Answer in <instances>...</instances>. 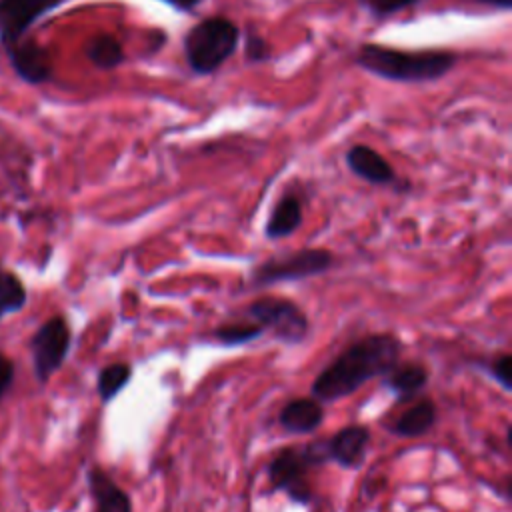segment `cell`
<instances>
[{
  "mask_svg": "<svg viewBox=\"0 0 512 512\" xmlns=\"http://www.w3.org/2000/svg\"><path fill=\"white\" fill-rule=\"evenodd\" d=\"M458 60L460 54L452 50H402L378 42H362L354 52V64L358 68L402 84L436 82L446 76Z\"/></svg>",
  "mask_w": 512,
  "mask_h": 512,
  "instance_id": "2",
  "label": "cell"
},
{
  "mask_svg": "<svg viewBox=\"0 0 512 512\" xmlns=\"http://www.w3.org/2000/svg\"><path fill=\"white\" fill-rule=\"evenodd\" d=\"M244 316L264 330H272L274 336L286 344H300L310 328L302 308L288 298H256L246 306Z\"/></svg>",
  "mask_w": 512,
  "mask_h": 512,
  "instance_id": "6",
  "label": "cell"
},
{
  "mask_svg": "<svg viewBox=\"0 0 512 512\" xmlns=\"http://www.w3.org/2000/svg\"><path fill=\"white\" fill-rule=\"evenodd\" d=\"M10 380H12V364L8 358L0 354V394L8 388Z\"/></svg>",
  "mask_w": 512,
  "mask_h": 512,
  "instance_id": "25",
  "label": "cell"
},
{
  "mask_svg": "<svg viewBox=\"0 0 512 512\" xmlns=\"http://www.w3.org/2000/svg\"><path fill=\"white\" fill-rule=\"evenodd\" d=\"M474 2L496 8V10H510L512 8V0H474Z\"/></svg>",
  "mask_w": 512,
  "mask_h": 512,
  "instance_id": "26",
  "label": "cell"
},
{
  "mask_svg": "<svg viewBox=\"0 0 512 512\" xmlns=\"http://www.w3.org/2000/svg\"><path fill=\"white\" fill-rule=\"evenodd\" d=\"M428 370L418 364V362H410V364H396L388 374H384L382 384L398 398V400H406L416 396L422 388H426L428 384Z\"/></svg>",
  "mask_w": 512,
  "mask_h": 512,
  "instance_id": "16",
  "label": "cell"
},
{
  "mask_svg": "<svg viewBox=\"0 0 512 512\" xmlns=\"http://www.w3.org/2000/svg\"><path fill=\"white\" fill-rule=\"evenodd\" d=\"M162 4H168L170 8L178 10V12H184V14H192L198 10V6L204 2V0H158Z\"/></svg>",
  "mask_w": 512,
  "mask_h": 512,
  "instance_id": "24",
  "label": "cell"
},
{
  "mask_svg": "<svg viewBox=\"0 0 512 512\" xmlns=\"http://www.w3.org/2000/svg\"><path fill=\"white\" fill-rule=\"evenodd\" d=\"M24 300L26 296L20 280L10 272L0 270V316L18 310L24 304Z\"/></svg>",
  "mask_w": 512,
  "mask_h": 512,
  "instance_id": "20",
  "label": "cell"
},
{
  "mask_svg": "<svg viewBox=\"0 0 512 512\" xmlns=\"http://www.w3.org/2000/svg\"><path fill=\"white\" fill-rule=\"evenodd\" d=\"M400 352L402 344L396 336L368 334L350 344L318 372L310 386V394L320 402L346 398L368 380L388 374L398 364Z\"/></svg>",
  "mask_w": 512,
  "mask_h": 512,
  "instance_id": "1",
  "label": "cell"
},
{
  "mask_svg": "<svg viewBox=\"0 0 512 512\" xmlns=\"http://www.w3.org/2000/svg\"><path fill=\"white\" fill-rule=\"evenodd\" d=\"M64 2L66 0H0V40L6 50L20 42L24 32L38 18Z\"/></svg>",
  "mask_w": 512,
  "mask_h": 512,
  "instance_id": "8",
  "label": "cell"
},
{
  "mask_svg": "<svg viewBox=\"0 0 512 512\" xmlns=\"http://www.w3.org/2000/svg\"><path fill=\"white\" fill-rule=\"evenodd\" d=\"M334 266V256L326 248H300L296 252L264 260L252 272L254 286H270L278 282H294L324 274Z\"/></svg>",
  "mask_w": 512,
  "mask_h": 512,
  "instance_id": "5",
  "label": "cell"
},
{
  "mask_svg": "<svg viewBox=\"0 0 512 512\" xmlns=\"http://www.w3.org/2000/svg\"><path fill=\"white\" fill-rule=\"evenodd\" d=\"M278 422L292 434L314 432L324 422L322 402L316 398H294L280 410Z\"/></svg>",
  "mask_w": 512,
  "mask_h": 512,
  "instance_id": "12",
  "label": "cell"
},
{
  "mask_svg": "<svg viewBox=\"0 0 512 512\" xmlns=\"http://www.w3.org/2000/svg\"><path fill=\"white\" fill-rule=\"evenodd\" d=\"M436 418H438V410L434 400L422 398L394 420L392 432L400 438H416L426 434L436 424Z\"/></svg>",
  "mask_w": 512,
  "mask_h": 512,
  "instance_id": "15",
  "label": "cell"
},
{
  "mask_svg": "<svg viewBox=\"0 0 512 512\" xmlns=\"http://www.w3.org/2000/svg\"><path fill=\"white\" fill-rule=\"evenodd\" d=\"M346 166L352 174L374 186H388L398 180L394 166L372 146L352 144L344 154Z\"/></svg>",
  "mask_w": 512,
  "mask_h": 512,
  "instance_id": "10",
  "label": "cell"
},
{
  "mask_svg": "<svg viewBox=\"0 0 512 512\" xmlns=\"http://www.w3.org/2000/svg\"><path fill=\"white\" fill-rule=\"evenodd\" d=\"M320 464H326L322 442H308L304 446L280 450L266 468L272 492L282 490L290 500L310 504L314 500V492L308 482V472Z\"/></svg>",
  "mask_w": 512,
  "mask_h": 512,
  "instance_id": "4",
  "label": "cell"
},
{
  "mask_svg": "<svg viewBox=\"0 0 512 512\" xmlns=\"http://www.w3.org/2000/svg\"><path fill=\"white\" fill-rule=\"evenodd\" d=\"M240 46V26L224 16H204L192 24L182 38V52L188 68L198 76L218 72Z\"/></svg>",
  "mask_w": 512,
  "mask_h": 512,
  "instance_id": "3",
  "label": "cell"
},
{
  "mask_svg": "<svg viewBox=\"0 0 512 512\" xmlns=\"http://www.w3.org/2000/svg\"><path fill=\"white\" fill-rule=\"evenodd\" d=\"M370 430L362 424H348L322 442L326 462H336L342 468H358L366 458Z\"/></svg>",
  "mask_w": 512,
  "mask_h": 512,
  "instance_id": "9",
  "label": "cell"
},
{
  "mask_svg": "<svg viewBox=\"0 0 512 512\" xmlns=\"http://www.w3.org/2000/svg\"><path fill=\"white\" fill-rule=\"evenodd\" d=\"M86 56L88 60L100 68V70H112L118 68L126 60V52L120 44V40L108 32L94 34L86 44Z\"/></svg>",
  "mask_w": 512,
  "mask_h": 512,
  "instance_id": "17",
  "label": "cell"
},
{
  "mask_svg": "<svg viewBox=\"0 0 512 512\" xmlns=\"http://www.w3.org/2000/svg\"><path fill=\"white\" fill-rule=\"evenodd\" d=\"M70 348V328L62 316H54L40 326L32 340L34 368L40 380H46L56 372Z\"/></svg>",
  "mask_w": 512,
  "mask_h": 512,
  "instance_id": "7",
  "label": "cell"
},
{
  "mask_svg": "<svg viewBox=\"0 0 512 512\" xmlns=\"http://www.w3.org/2000/svg\"><path fill=\"white\" fill-rule=\"evenodd\" d=\"M300 226H302V202L296 194L286 192L274 204L266 220L264 234L270 240H280L294 234Z\"/></svg>",
  "mask_w": 512,
  "mask_h": 512,
  "instance_id": "13",
  "label": "cell"
},
{
  "mask_svg": "<svg viewBox=\"0 0 512 512\" xmlns=\"http://www.w3.org/2000/svg\"><path fill=\"white\" fill-rule=\"evenodd\" d=\"M90 492L96 502V512H132L130 496L100 468L88 472Z\"/></svg>",
  "mask_w": 512,
  "mask_h": 512,
  "instance_id": "14",
  "label": "cell"
},
{
  "mask_svg": "<svg viewBox=\"0 0 512 512\" xmlns=\"http://www.w3.org/2000/svg\"><path fill=\"white\" fill-rule=\"evenodd\" d=\"M372 18H390L402 10H408L424 0H356Z\"/></svg>",
  "mask_w": 512,
  "mask_h": 512,
  "instance_id": "21",
  "label": "cell"
},
{
  "mask_svg": "<svg viewBox=\"0 0 512 512\" xmlns=\"http://www.w3.org/2000/svg\"><path fill=\"white\" fill-rule=\"evenodd\" d=\"M510 366H512V356L510 354H500L498 358L492 360L490 364V376L504 388V390H512V372H510Z\"/></svg>",
  "mask_w": 512,
  "mask_h": 512,
  "instance_id": "23",
  "label": "cell"
},
{
  "mask_svg": "<svg viewBox=\"0 0 512 512\" xmlns=\"http://www.w3.org/2000/svg\"><path fill=\"white\" fill-rule=\"evenodd\" d=\"M264 334V328L256 322H232V324H220L214 330V338L224 346H242L248 344Z\"/></svg>",
  "mask_w": 512,
  "mask_h": 512,
  "instance_id": "18",
  "label": "cell"
},
{
  "mask_svg": "<svg viewBox=\"0 0 512 512\" xmlns=\"http://www.w3.org/2000/svg\"><path fill=\"white\" fill-rule=\"evenodd\" d=\"M132 376V368L126 362H114L100 370L98 374V394L104 402L112 400L128 382Z\"/></svg>",
  "mask_w": 512,
  "mask_h": 512,
  "instance_id": "19",
  "label": "cell"
},
{
  "mask_svg": "<svg viewBox=\"0 0 512 512\" xmlns=\"http://www.w3.org/2000/svg\"><path fill=\"white\" fill-rule=\"evenodd\" d=\"M272 56V50H270V44L254 30L246 32L244 36V58L252 64H262L266 60H270Z\"/></svg>",
  "mask_w": 512,
  "mask_h": 512,
  "instance_id": "22",
  "label": "cell"
},
{
  "mask_svg": "<svg viewBox=\"0 0 512 512\" xmlns=\"http://www.w3.org/2000/svg\"><path fill=\"white\" fill-rule=\"evenodd\" d=\"M12 68L16 70V74L32 84L38 82H46L52 76V60L46 48L38 46L36 42H16L14 46H10L8 50Z\"/></svg>",
  "mask_w": 512,
  "mask_h": 512,
  "instance_id": "11",
  "label": "cell"
}]
</instances>
